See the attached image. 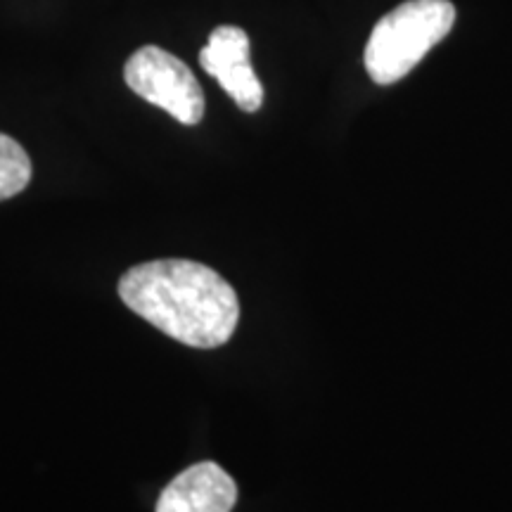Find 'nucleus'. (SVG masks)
Masks as SVG:
<instances>
[{
  "instance_id": "nucleus-5",
  "label": "nucleus",
  "mask_w": 512,
  "mask_h": 512,
  "mask_svg": "<svg viewBox=\"0 0 512 512\" xmlns=\"http://www.w3.org/2000/svg\"><path fill=\"white\" fill-rule=\"evenodd\" d=\"M238 501L233 477L216 463H197L183 470L162 491L157 512H230Z\"/></svg>"
},
{
  "instance_id": "nucleus-4",
  "label": "nucleus",
  "mask_w": 512,
  "mask_h": 512,
  "mask_svg": "<svg viewBox=\"0 0 512 512\" xmlns=\"http://www.w3.org/2000/svg\"><path fill=\"white\" fill-rule=\"evenodd\" d=\"M200 64L209 76L245 112H256L264 105V86L249 60V36L240 27H219L211 31L209 43L200 50Z\"/></svg>"
},
{
  "instance_id": "nucleus-3",
  "label": "nucleus",
  "mask_w": 512,
  "mask_h": 512,
  "mask_svg": "<svg viewBox=\"0 0 512 512\" xmlns=\"http://www.w3.org/2000/svg\"><path fill=\"white\" fill-rule=\"evenodd\" d=\"M124 79L133 93L162 107L185 126L200 124L204 93L185 62L157 46H145L128 57Z\"/></svg>"
},
{
  "instance_id": "nucleus-1",
  "label": "nucleus",
  "mask_w": 512,
  "mask_h": 512,
  "mask_svg": "<svg viewBox=\"0 0 512 512\" xmlns=\"http://www.w3.org/2000/svg\"><path fill=\"white\" fill-rule=\"evenodd\" d=\"M119 297L164 335L195 349L223 347L240 320L238 294L209 266L159 259L121 275Z\"/></svg>"
},
{
  "instance_id": "nucleus-6",
  "label": "nucleus",
  "mask_w": 512,
  "mask_h": 512,
  "mask_svg": "<svg viewBox=\"0 0 512 512\" xmlns=\"http://www.w3.org/2000/svg\"><path fill=\"white\" fill-rule=\"evenodd\" d=\"M31 159L15 138L0 133V202L10 200L31 181Z\"/></svg>"
},
{
  "instance_id": "nucleus-2",
  "label": "nucleus",
  "mask_w": 512,
  "mask_h": 512,
  "mask_svg": "<svg viewBox=\"0 0 512 512\" xmlns=\"http://www.w3.org/2000/svg\"><path fill=\"white\" fill-rule=\"evenodd\" d=\"M456 24L448 0H406L384 15L366 46V69L380 86L401 81Z\"/></svg>"
}]
</instances>
